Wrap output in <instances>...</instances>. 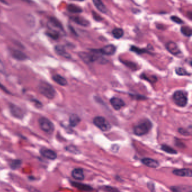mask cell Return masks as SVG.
Listing matches in <instances>:
<instances>
[{
	"instance_id": "f35d334b",
	"label": "cell",
	"mask_w": 192,
	"mask_h": 192,
	"mask_svg": "<svg viewBox=\"0 0 192 192\" xmlns=\"http://www.w3.org/2000/svg\"><path fill=\"white\" fill-rule=\"evenodd\" d=\"M0 88H1L2 89V90H4V91H5V92L9 93V91H8V90L6 89V88H5V87H4L3 85H2V84H0Z\"/></svg>"
},
{
	"instance_id": "277c9868",
	"label": "cell",
	"mask_w": 192,
	"mask_h": 192,
	"mask_svg": "<svg viewBox=\"0 0 192 192\" xmlns=\"http://www.w3.org/2000/svg\"><path fill=\"white\" fill-rule=\"evenodd\" d=\"M94 125L103 132H107L111 129V125L105 118L102 116H96L93 120Z\"/></svg>"
},
{
	"instance_id": "b9f144b4",
	"label": "cell",
	"mask_w": 192,
	"mask_h": 192,
	"mask_svg": "<svg viewBox=\"0 0 192 192\" xmlns=\"http://www.w3.org/2000/svg\"><path fill=\"white\" fill-rule=\"evenodd\" d=\"M77 1H84V0H77Z\"/></svg>"
},
{
	"instance_id": "9a60e30c",
	"label": "cell",
	"mask_w": 192,
	"mask_h": 192,
	"mask_svg": "<svg viewBox=\"0 0 192 192\" xmlns=\"http://www.w3.org/2000/svg\"><path fill=\"white\" fill-rule=\"evenodd\" d=\"M72 177L77 180H83L85 179L84 170L81 168H76L72 171Z\"/></svg>"
},
{
	"instance_id": "484cf974",
	"label": "cell",
	"mask_w": 192,
	"mask_h": 192,
	"mask_svg": "<svg viewBox=\"0 0 192 192\" xmlns=\"http://www.w3.org/2000/svg\"><path fill=\"white\" fill-rule=\"evenodd\" d=\"M50 22H51V24L54 27L57 28L62 30H64L62 24L55 18H51L50 19Z\"/></svg>"
},
{
	"instance_id": "4dcf8cb0",
	"label": "cell",
	"mask_w": 192,
	"mask_h": 192,
	"mask_svg": "<svg viewBox=\"0 0 192 192\" xmlns=\"http://www.w3.org/2000/svg\"><path fill=\"white\" fill-rule=\"evenodd\" d=\"M176 73L179 75H190V73H189L188 71H187L185 69L182 67H177L175 70Z\"/></svg>"
},
{
	"instance_id": "ba28073f",
	"label": "cell",
	"mask_w": 192,
	"mask_h": 192,
	"mask_svg": "<svg viewBox=\"0 0 192 192\" xmlns=\"http://www.w3.org/2000/svg\"><path fill=\"white\" fill-rule=\"evenodd\" d=\"M172 174L180 177H192V171L190 169L183 168L179 169H174L172 171Z\"/></svg>"
},
{
	"instance_id": "7c38bea8",
	"label": "cell",
	"mask_w": 192,
	"mask_h": 192,
	"mask_svg": "<svg viewBox=\"0 0 192 192\" xmlns=\"http://www.w3.org/2000/svg\"><path fill=\"white\" fill-rule=\"evenodd\" d=\"M111 105L116 110H119L125 106V102L118 97H113L110 100Z\"/></svg>"
},
{
	"instance_id": "9c48e42d",
	"label": "cell",
	"mask_w": 192,
	"mask_h": 192,
	"mask_svg": "<svg viewBox=\"0 0 192 192\" xmlns=\"http://www.w3.org/2000/svg\"><path fill=\"white\" fill-rule=\"evenodd\" d=\"M41 155L46 159L51 160H54L57 158V154L55 152L48 148H41L40 151Z\"/></svg>"
},
{
	"instance_id": "4fadbf2b",
	"label": "cell",
	"mask_w": 192,
	"mask_h": 192,
	"mask_svg": "<svg viewBox=\"0 0 192 192\" xmlns=\"http://www.w3.org/2000/svg\"><path fill=\"white\" fill-rule=\"evenodd\" d=\"M141 161L144 165L151 168L155 169L159 166V163L158 161L151 158H144L141 159Z\"/></svg>"
},
{
	"instance_id": "44dd1931",
	"label": "cell",
	"mask_w": 192,
	"mask_h": 192,
	"mask_svg": "<svg viewBox=\"0 0 192 192\" xmlns=\"http://www.w3.org/2000/svg\"><path fill=\"white\" fill-rule=\"evenodd\" d=\"M69 124L72 127H75L77 126L81 122V118L77 114H72L69 119Z\"/></svg>"
},
{
	"instance_id": "60d3db41",
	"label": "cell",
	"mask_w": 192,
	"mask_h": 192,
	"mask_svg": "<svg viewBox=\"0 0 192 192\" xmlns=\"http://www.w3.org/2000/svg\"><path fill=\"white\" fill-rule=\"evenodd\" d=\"M0 1H1V2H4V3L5 2L4 1V0H0Z\"/></svg>"
},
{
	"instance_id": "e575fe53",
	"label": "cell",
	"mask_w": 192,
	"mask_h": 192,
	"mask_svg": "<svg viewBox=\"0 0 192 192\" xmlns=\"http://www.w3.org/2000/svg\"><path fill=\"white\" fill-rule=\"evenodd\" d=\"M178 131L182 135H190V134L188 133V131H187V130L184 129L183 128H179L178 129Z\"/></svg>"
},
{
	"instance_id": "d6a6232c",
	"label": "cell",
	"mask_w": 192,
	"mask_h": 192,
	"mask_svg": "<svg viewBox=\"0 0 192 192\" xmlns=\"http://www.w3.org/2000/svg\"><path fill=\"white\" fill-rule=\"evenodd\" d=\"M170 19L173 22H175L177 24H184V21L180 18L179 17L177 16L172 15V16H171L170 17Z\"/></svg>"
},
{
	"instance_id": "8d00e7d4",
	"label": "cell",
	"mask_w": 192,
	"mask_h": 192,
	"mask_svg": "<svg viewBox=\"0 0 192 192\" xmlns=\"http://www.w3.org/2000/svg\"><path fill=\"white\" fill-rule=\"evenodd\" d=\"M148 187L151 192H155V185L153 183H148Z\"/></svg>"
},
{
	"instance_id": "ab89813d",
	"label": "cell",
	"mask_w": 192,
	"mask_h": 192,
	"mask_svg": "<svg viewBox=\"0 0 192 192\" xmlns=\"http://www.w3.org/2000/svg\"><path fill=\"white\" fill-rule=\"evenodd\" d=\"M69 28H70V30H72V32H73V33H74V34H75V35H76V36L77 35V33H76V32L74 31V29H73V28H72V26H69Z\"/></svg>"
},
{
	"instance_id": "5b68a950",
	"label": "cell",
	"mask_w": 192,
	"mask_h": 192,
	"mask_svg": "<svg viewBox=\"0 0 192 192\" xmlns=\"http://www.w3.org/2000/svg\"><path fill=\"white\" fill-rule=\"evenodd\" d=\"M173 100L175 104L179 107H185L188 103L187 96L181 91H177L174 93Z\"/></svg>"
},
{
	"instance_id": "603a6c76",
	"label": "cell",
	"mask_w": 192,
	"mask_h": 192,
	"mask_svg": "<svg viewBox=\"0 0 192 192\" xmlns=\"http://www.w3.org/2000/svg\"><path fill=\"white\" fill-rule=\"evenodd\" d=\"M67 10L71 13H81L82 12L81 8L74 4H69L67 7Z\"/></svg>"
},
{
	"instance_id": "8fae6325",
	"label": "cell",
	"mask_w": 192,
	"mask_h": 192,
	"mask_svg": "<svg viewBox=\"0 0 192 192\" xmlns=\"http://www.w3.org/2000/svg\"><path fill=\"white\" fill-rule=\"evenodd\" d=\"M167 50L169 52L175 56H179L181 52L178 47L177 44L174 42H169L166 44Z\"/></svg>"
},
{
	"instance_id": "d4e9b609",
	"label": "cell",
	"mask_w": 192,
	"mask_h": 192,
	"mask_svg": "<svg viewBox=\"0 0 192 192\" xmlns=\"http://www.w3.org/2000/svg\"><path fill=\"white\" fill-rule=\"evenodd\" d=\"M180 31H181V33L186 37H190L192 36V29L189 26H181V28H180Z\"/></svg>"
},
{
	"instance_id": "4316f807",
	"label": "cell",
	"mask_w": 192,
	"mask_h": 192,
	"mask_svg": "<svg viewBox=\"0 0 192 192\" xmlns=\"http://www.w3.org/2000/svg\"><path fill=\"white\" fill-rule=\"evenodd\" d=\"M100 189L104 192H119L118 189L109 185H103Z\"/></svg>"
},
{
	"instance_id": "e0dca14e",
	"label": "cell",
	"mask_w": 192,
	"mask_h": 192,
	"mask_svg": "<svg viewBox=\"0 0 192 192\" xmlns=\"http://www.w3.org/2000/svg\"><path fill=\"white\" fill-rule=\"evenodd\" d=\"M12 56L18 61H24L28 58L27 56L24 52L18 50H12L11 51Z\"/></svg>"
},
{
	"instance_id": "cb8c5ba5",
	"label": "cell",
	"mask_w": 192,
	"mask_h": 192,
	"mask_svg": "<svg viewBox=\"0 0 192 192\" xmlns=\"http://www.w3.org/2000/svg\"><path fill=\"white\" fill-rule=\"evenodd\" d=\"M161 149L163 151L165 152L166 153H169L171 155H176L177 154V152L174 149L171 147L170 146H167L166 144H163L161 146Z\"/></svg>"
},
{
	"instance_id": "f546056e",
	"label": "cell",
	"mask_w": 192,
	"mask_h": 192,
	"mask_svg": "<svg viewBox=\"0 0 192 192\" xmlns=\"http://www.w3.org/2000/svg\"><path fill=\"white\" fill-rule=\"evenodd\" d=\"M66 149L67 150V151L69 152L70 153L76 154V155L80 153V151L78 149V148L73 146H67V147H66Z\"/></svg>"
},
{
	"instance_id": "d590c367",
	"label": "cell",
	"mask_w": 192,
	"mask_h": 192,
	"mask_svg": "<svg viewBox=\"0 0 192 192\" xmlns=\"http://www.w3.org/2000/svg\"><path fill=\"white\" fill-rule=\"evenodd\" d=\"M5 72V67L4 66V63H2L1 60L0 59V73L4 74Z\"/></svg>"
},
{
	"instance_id": "f1b7e54d",
	"label": "cell",
	"mask_w": 192,
	"mask_h": 192,
	"mask_svg": "<svg viewBox=\"0 0 192 192\" xmlns=\"http://www.w3.org/2000/svg\"><path fill=\"white\" fill-rule=\"evenodd\" d=\"M130 50L133 52H135L137 54H142V53H148V50H146V49H144V48H140L137 47L136 46H132L130 48Z\"/></svg>"
},
{
	"instance_id": "7a4b0ae2",
	"label": "cell",
	"mask_w": 192,
	"mask_h": 192,
	"mask_svg": "<svg viewBox=\"0 0 192 192\" xmlns=\"http://www.w3.org/2000/svg\"><path fill=\"white\" fill-rule=\"evenodd\" d=\"M152 123L148 119H144L133 128V133L137 136H142L147 134L151 130Z\"/></svg>"
},
{
	"instance_id": "1f68e13d",
	"label": "cell",
	"mask_w": 192,
	"mask_h": 192,
	"mask_svg": "<svg viewBox=\"0 0 192 192\" xmlns=\"http://www.w3.org/2000/svg\"><path fill=\"white\" fill-rule=\"evenodd\" d=\"M46 34L48 35V36L52 38L53 39H57L59 38V33L55 30H52V32H47Z\"/></svg>"
},
{
	"instance_id": "7402d4cb",
	"label": "cell",
	"mask_w": 192,
	"mask_h": 192,
	"mask_svg": "<svg viewBox=\"0 0 192 192\" xmlns=\"http://www.w3.org/2000/svg\"><path fill=\"white\" fill-rule=\"evenodd\" d=\"M112 34L114 38L116 39H119L122 38L124 35V31L122 28H115L112 31Z\"/></svg>"
},
{
	"instance_id": "52a82bcc",
	"label": "cell",
	"mask_w": 192,
	"mask_h": 192,
	"mask_svg": "<svg viewBox=\"0 0 192 192\" xmlns=\"http://www.w3.org/2000/svg\"><path fill=\"white\" fill-rule=\"evenodd\" d=\"M10 112L12 116L18 119H22L24 118V114L22 109L15 104H10L9 105Z\"/></svg>"
},
{
	"instance_id": "5bb4252c",
	"label": "cell",
	"mask_w": 192,
	"mask_h": 192,
	"mask_svg": "<svg viewBox=\"0 0 192 192\" xmlns=\"http://www.w3.org/2000/svg\"><path fill=\"white\" fill-rule=\"evenodd\" d=\"M54 50L56 53L58 55L62 56L66 59H70V55L66 51L64 47L62 45H56L54 47Z\"/></svg>"
},
{
	"instance_id": "ac0fdd59",
	"label": "cell",
	"mask_w": 192,
	"mask_h": 192,
	"mask_svg": "<svg viewBox=\"0 0 192 192\" xmlns=\"http://www.w3.org/2000/svg\"><path fill=\"white\" fill-rule=\"evenodd\" d=\"M92 2L94 4L95 6L99 11L103 13L107 14L108 12L107 8L101 0H92Z\"/></svg>"
},
{
	"instance_id": "3957f363",
	"label": "cell",
	"mask_w": 192,
	"mask_h": 192,
	"mask_svg": "<svg viewBox=\"0 0 192 192\" xmlns=\"http://www.w3.org/2000/svg\"><path fill=\"white\" fill-rule=\"evenodd\" d=\"M38 124L41 129L45 133L51 134L54 130L53 123L47 118L41 117L38 119Z\"/></svg>"
},
{
	"instance_id": "ffe728a7",
	"label": "cell",
	"mask_w": 192,
	"mask_h": 192,
	"mask_svg": "<svg viewBox=\"0 0 192 192\" xmlns=\"http://www.w3.org/2000/svg\"><path fill=\"white\" fill-rule=\"evenodd\" d=\"M52 79L58 84L61 86H66L68 84L67 81L62 76L59 74H55L52 77Z\"/></svg>"
},
{
	"instance_id": "74e56055",
	"label": "cell",
	"mask_w": 192,
	"mask_h": 192,
	"mask_svg": "<svg viewBox=\"0 0 192 192\" xmlns=\"http://www.w3.org/2000/svg\"><path fill=\"white\" fill-rule=\"evenodd\" d=\"M32 101L35 103V105H36L37 108H41L42 107V103H41L38 100H34Z\"/></svg>"
},
{
	"instance_id": "836d02e7",
	"label": "cell",
	"mask_w": 192,
	"mask_h": 192,
	"mask_svg": "<svg viewBox=\"0 0 192 192\" xmlns=\"http://www.w3.org/2000/svg\"><path fill=\"white\" fill-rule=\"evenodd\" d=\"M92 16H93V18L97 22H100L103 19L100 15L98 14L96 12H95V11H92Z\"/></svg>"
},
{
	"instance_id": "30bf717a",
	"label": "cell",
	"mask_w": 192,
	"mask_h": 192,
	"mask_svg": "<svg viewBox=\"0 0 192 192\" xmlns=\"http://www.w3.org/2000/svg\"><path fill=\"white\" fill-rule=\"evenodd\" d=\"M70 184L71 185L74 187L75 188L81 190V191H84V192H91L93 190L92 187L90 186V185L86 184H83L79 182H76V181H70Z\"/></svg>"
},
{
	"instance_id": "d6986e66",
	"label": "cell",
	"mask_w": 192,
	"mask_h": 192,
	"mask_svg": "<svg viewBox=\"0 0 192 192\" xmlns=\"http://www.w3.org/2000/svg\"><path fill=\"white\" fill-rule=\"evenodd\" d=\"M79 56L85 62L87 63H92L93 61H96L98 59V57L95 56L89 55L85 52H81L79 53Z\"/></svg>"
},
{
	"instance_id": "6da1fadb",
	"label": "cell",
	"mask_w": 192,
	"mask_h": 192,
	"mask_svg": "<svg viewBox=\"0 0 192 192\" xmlns=\"http://www.w3.org/2000/svg\"><path fill=\"white\" fill-rule=\"evenodd\" d=\"M38 90L42 95L49 100H52L55 97V89L48 82L41 81L38 85Z\"/></svg>"
},
{
	"instance_id": "2e32d148",
	"label": "cell",
	"mask_w": 192,
	"mask_h": 192,
	"mask_svg": "<svg viewBox=\"0 0 192 192\" xmlns=\"http://www.w3.org/2000/svg\"><path fill=\"white\" fill-rule=\"evenodd\" d=\"M70 19L74 22L75 23H76L78 25L81 26H88L90 25V22L88 21L87 19L81 17V16H72L70 17Z\"/></svg>"
},
{
	"instance_id": "8992f818",
	"label": "cell",
	"mask_w": 192,
	"mask_h": 192,
	"mask_svg": "<svg viewBox=\"0 0 192 192\" xmlns=\"http://www.w3.org/2000/svg\"><path fill=\"white\" fill-rule=\"evenodd\" d=\"M92 51L100 53L104 55L111 56L114 55L116 51V47L113 44H108L99 50H92Z\"/></svg>"
},
{
	"instance_id": "83f0119b",
	"label": "cell",
	"mask_w": 192,
	"mask_h": 192,
	"mask_svg": "<svg viewBox=\"0 0 192 192\" xmlns=\"http://www.w3.org/2000/svg\"><path fill=\"white\" fill-rule=\"evenodd\" d=\"M22 165V161L19 159H14L11 161L10 165V167L13 170H16L19 168Z\"/></svg>"
}]
</instances>
